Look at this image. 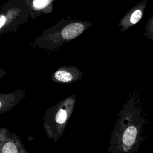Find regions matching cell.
<instances>
[{
	"mask_svg": "<svg viewBox=\"0 0 153 153\" xmlns=\"http://www.w3.org/2000/svg\"><path fill=\"white\" fill-rule=\"evenodd\" d=\"M142 16V13L140 10H137L134 11L130 17V22L133 24L137 23L140 20Z\"/></svg>",
	"mask_w": 153,
	"mask_h": 153,
	"instance_id": "6",
	"label": "cell"
},
{
	"mask_svg": "<svg viewBox=\"0 0 153 153\" xmlns=\"http://www.w3.org/2000/svg\"><path fill=\"white\" fill-rule=\"evenodd\" d=\"M72 104L70 106L63 104L46 112L44 126L50 139L56 141L62 134L68 118L72 113Z\"/></svg>",
	"mask_w": 153,
	"mask_h": 153,
	"instance_id": "2",
	"label": "cell"
},
{
	"mask_svg": "<svg viewBox=\"0 0 153 153\" xmlns=\"http://www.w3.org/2000/svg\"><path fill=\"white\" fill-rule=\"evenodd\" d=\"M54 78L62 82H69L73 79L72 75L65 70H58L54 73Z\"/></svg>",
	"mask_w": 153,
	"mask_h": 153,
	"instance_id": "5",
	"label": "cell"
},
{
	"mask_svg": "<svg viewBox=\"0 0 153 153\" xmlns=\"http://www.w3.org/2000/svg\"><path fill=\"white\" fill-rule=\"evenodd\" d=\"M48 2V0H33V4L36 8L41 9L45 7Z\"/></svg>",
	"mask_w": 153,
	"mask_h": 153,
	"instance_id": "7",
	"label": "cell"
},
{
	"mask_svg": "<svg viewBox=\"0 0 153 153\" xmlns=\"http://www.w3.org/2000/svg\"><path fill=\"white\" fill-rule=\"evenodd\" d=\"M148 119L136 102L128 103L119 114L110 141L111 153H137L145 139Z\"/></svg>",
	"mask_w": 153,
	"mask_h": 153,
	"instance_id": "1",
	"label": "cell"
},
{
	"mask_svg": "<svg viewBox=\"0 0 153 153\" xmlns=\"http://www.w3.org/2000/svg\"><path fill=\"white\" fill-rule=\"evenodd\" d=\"M84 30L82 23L79 22L71 23L62 30L61 35L66 40L73 39L80 35Z\"/></svg>",
	"mask_w": 153,
	"mask_h": 153,
	"instance_id": "4",
	"label": "cell"
},
{
	"mask_svg": "<svg viewBox=\"0 0 153 153\" xmlns=\"http://www.w3.org/2000/svg\"><path fill=\"white\" fill-rule=\"evenodd\" d=\"M5 128L1 130V153H29L19 138Z\"/></svg>",
	"mask_w": 153,
	"mask_h": 153,
	"instance_id": "3",
	"label": "cell"
},
{
	"mask_svg": "<svg viewBox=\"0 0 153 153\" xmlns=\"http://www.w3.org/2000/svg\"><path fill=\"white\" fill-rule=\"evenodd\" d=\"M5 17L3 15L1 16V18H0V27L2 28L4 26V25L5 24Z\"/></svg>",
	"mask_w": 153,
	"mask_h": 153,
	"instance_id": "8",
	"label": "cell"
}]
</instances>
